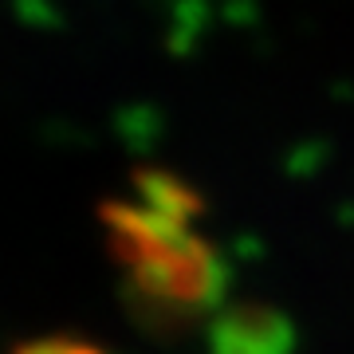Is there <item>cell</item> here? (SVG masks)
Wrapping results in <instances>:
<instances>
[{"instance_id": "obj_2", "label": "cell", "mask_w": 354, "mask_h": 354, "mask_svg": "<svg viewBox=\"0 0 354 354\" xmlns=\"http://www.w3.org/2000/svg\"><path fill=\"white\" fill-rule=\"evenodd\" d=\"M295 330L268 304H228L209 323V354H291Z\"/></svg>"}, {"instance_id": "obj_1", "label": "cell", "mask_w": 354, "mask_h": 354, "mask_svg": "<svg viewBox=\"0 0 354 354\" xmlns=\"http://www.w3.org/2000/svg\"><path fill=\"white\" fill-rule=\"evenodd\" d=\"M205 201L169 169H138L134 193L99 205L106 252L122 272L127 307L142 327L174 335L216 315L225 260L201 236Z\"/></svg>"}, {"instance_id": "obj_3", "label": "cell", "mask_w": 354, "mask_h": 354, "mask_svg": "<svg viewBox=\"0 0 354 354\" xmlns=\"http://www.w3.org/2000/svg\"><path fill=\"white\" fill-rule=\"evenodd\" d=\"M12 354H106L99 342L71 339V335H48V339H28Z\"/></svg>"}]
</instances>
